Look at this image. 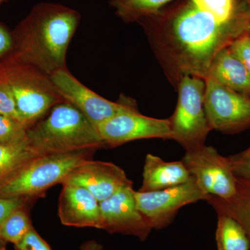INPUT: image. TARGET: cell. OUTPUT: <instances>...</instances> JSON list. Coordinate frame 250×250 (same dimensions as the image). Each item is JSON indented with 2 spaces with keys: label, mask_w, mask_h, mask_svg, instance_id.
Returning a JSON list of instances; mask_svg holds the SVG:
<instances>
[{
  "label": "cell",
  "mask_w": 250,
  "mask_h": 250,
  "mask_svg": "<svg viewBox=\"0 0 250 250\" xmlns=\"http://www.w3.org/2000/svg\"><path fill=\"white\" fill-rule=\"evenodd\" d=\"M138 23L176 89L184 76L205 80L218 52L248 32L250 4L247 0H174Z\"/></svg>",
  "instance_id": "1"
},
{
  "label": "cell",
  "mask_w": 250,
  "mask_h": 250,
  "mask_svg": "<svg viewBox=\"0 0 250 250\" xmlns=\"http://www.w3.org/2000/svg\"><path fill=\"white\" fill-rule=\"evenodd\" d=\"M80 21L78 11L64 5L36 4L11 31V54L49 76L66 68L67 49Z\"/></svg>",
  "instance_id": "2"
},
{
  "label": "cell",
  "mask_w": 250,
  "mask_h": 250,
  "mask_svg": "<svg viewBox=\"0 0 250 250\" xmlns=\"http://www.w3.org/2000/svg\"><path fill=\"white\" fill-rule=\"evenodd\" d=\"M27 140L39 156L106 147L97 128L66 102L54 106L27 129Z\"/></svg>",
  "instance_id": "3"
},
{
  "label": "cell",
  "mask_w": 250,
  "mask_h": 250,
  "mask_svg": "<svg viewBox=\"0 0 250 250\" xmlns=\"http://www.w3.org/2000/svg\"><path fill=\"white\" fill-rule=\"evenodd\" d=\"M0 80L9 86L21 123L27 129L65 102L50 76L11 54L0 62Z\"/></svg>",
  "instance_id": "4"
},
{
  "label": "cell",
  "mask_w": 250,
  "mask_h": 250,
  "mask_svg": "<svg viewBox=\"0 0 250 250\" xmlns=\"http://www.w3.org/2000/svg\"><path fill=\"white\" fill-rule=\"evenodd\" d=\"M97 149L37 156L0 186V197H39L49 188L63 183L69 174L90 160Z\"/></svg>",
  "instance_id": "5"
},
{
  "label": "cell",
  "mask_w": 250,
  "mask_h": 250,
  "mask_svg": "<svg viewBox=\"0 0 250 250\" xmlns=\"http://www.w3.org/2000/svg\"><path fill=\"white\" fill-rule=\"evenodd\" d=\"M178 100L170 121L172 140L185 149L195 150L205 146L211 131L204 107L205 81L197 77L184 76L177 88Z\"/></svg>",
  "instance_id": "6"
},
{
  "label": "cell",
  "mask_w": 250,
  "mask_h": 250,
  "mask_svg": "<svg viewBox=\"0 0 250 250\" xmlns=\"http://www.w3.org/2000/svg\"><path fill=\"white\" fill-rule=\"evenodd\" d=\"M50 78L65 102L76 107L96 128L118 113L138 109L134 100L123 95L117 103L103 98L77 80L67 67L54 72Z\"/></svg>",
  "instance_id": "7"
},
{
  "label": "cell",
  "mask_w": 250,
  "mask_h": 250,
  "mask_svg": "<svg viewBox=\"0 0 250 250\" xmlns=\"http://www.w3.org/2000/svg\"><path fill=\"white\" fill-rule=\"evenodd\" d=\"M204 107L211 130L236 134L250 128V98L206 79Z\"/></svg>",
  "instance_id": "8"
},
{
  "label": "cell",
  "mask_w": 250,
  "mask_h": 250,
  "mask_svg": "<svg viewBox=\"0 0 250 250\" xmlns=\"http://www.w3.org/2000/svg\"><path fill=\"white\" fill-rule=\"evenodd\" d=\"M182 161L207 195L228 200L236 194L237 179L228 156L221 155L214 147L205 145L186 152Z\"/></svg>",
  "instance_id": "9"
},
{
  "label": "cell",
  "mask_w": 250,
  "mask_h": 250,
  "mask_svg": "<svg viewBox=\"0 0 250 250\" xmlns=\"http://www.w3.org/2000/svg\"><path fill=\"white\" fill-rule=\"evenodd\" d=\"M138 208L146 217L153 229L167 228L182 207L198 201H207L205 193L194 179L187 183L164 190L134 192Z\"/></svg>",
  "instance_id": "10"
},
{
  "label": "cell",
  "mask_w": 250,
  "mask_h": 250,
  "mask_svg": "<svg viewBox=\"0 0 250 250\" xmlns=\"http://www.w3.org/2000/svg\"><path fill=\"white\" fill-rule=\"evenodd\" d=\"M105 146L114 147L136 140H172L169 119L143 116L139 109L122 112L97 126Z\"/></svg>",
  "instance_id": "11"
},
{
  "label": "cell",
  "mask_w": 250,
  "mask_h": 250,
  "mask_svg": "<svg viewBox=\"0 0 250 250\" xmlns=\"http://www.w3.org/2000/svg\"><path fill=\"white\" fill-rule=\"evenodd\" d=\"M133 186L123 188L100 202V229L108 233L133 236L146 241L153 229L138 208Z\"/></svg>",
  "instance_id": "12"
},
{
  "label": "cell",
  "mask_w": 250,
  "mask_h": 250,
  "mask_svg": "<svg viewBox=\"0 0 250 250\" xmlns=\"http://www.w3.org/2000/svg\"><path fill=\"white\" fill-rule=\"evenodd\" d=\"M65 183L84 187L100 202L123 188L133 186V182L119 166L111 162L92 159L75 167L62 184Z\"/></svg>",
  "instance_id": "13"
},
{
  "label": "cell",
  "mask_w": 250,
  "mask_h": 250,
  "mask_svg": "<svg viewBox=\"0 0 250 250\" xmlns=\"http://www.w3.org/2000/svg\"><path fill=\"white\" fill-rule=\"evenodd\" d=\"M62 185L58 208L61 223L65 226L100 229V202L84 187L67 183Z\"/></svg>",
  "instance_id": "14"
},
{
  "label": "cell",
  "mask_w": 250,
  "mask_h": 250,
  "mask_svg": "<svg viewBox=\"0 0 250 250\" xmlns=\"http://www.w3.org/2000/svg\"><path fill=\"white\" fill-rule=\"evenodd\" d=\"M193 179L182 161H166L148 154L145 159L143 183L139 191L152 192L177 187Z\"/></svg>",
  "instance_id": "15"
},
{
  "label": "cell",
  "mask_w": 250,
  "mask_h": 250,
  "mask_svg": "<svg viewBox=\"0 0 250 250\" xmlns=\"http://www.w3.org/2000/svg\"><path fill=\"white\" fill-rule=\"evenodd\" d=\"M208 78L250 98L249 74L241 61L229 47L221 49L215 56L206 77Z\"/></svg>",
  "instance_id": "16"
},
{
  "label": "cell",
  "mask_w": 250,
  "mask_h": 250,
  "mask_svg": "<svg viewBox=\"0 0 250 250\" xmlns=\"http://www.w3.org/2000/svg\"><path fill=\"white\" fill-rule=\"evenodd\" d=\"M237 179L236 194L228 200L210 196L207 202L215 212L231 215L246 230L250 240V179Z\"/></svg>",
  "instance_id": "17"
},
{
  "label": "cell",
  "mask_w": 250,
  "mask_h": 250,
  "mask_svg": "<svg viewBox=\"0 0 250 250\" xmlns=\"http://www.w3.org/2000/svg\"><path fill=\"white\" fill-rule=\"evenodd\" d=\"M215 242L218 250H250V240L241 223L231 215L216 212Z\"/></svg>",
  "instance_id": "18"
},
{
  "label": "cell",
  "mask_w": 250,
  "mask_h": 250,
  "mask_svg": "<svg viewBox=\"0 0 250 250\" xmlns=\"http://www.w3.org/2000/svg\"><path fill=\"white\" fill-rule=\"evenodd\" d=\"M39 156L29 146L27 140L16 144L0 145V186Z\"/></svg>",
  "instance_id": "19"
},
{
  "label": "cell",
  "mask_w": 250,
  "mask_h": 250,
  "mask_svg": "<svg viewBox=\"0 0 250 250\" xmlns=\"http://www.w3.org/2000/svg\"><path fill=\"white\" fill-rule=\"evenodd\" d=\"M174 0H111L116 16L126 23L138 22L156 14Z\"/></svg>",
  "instance_id": "20"
},
{
  "label": "cell",
  "mask_w": 250,
  "mask_h": 250,
  "mask_svg": "<svg viewBox=\"0 0 250 250\" xmlns=\"http://www.w3.org/2000/svg\"><path fill=\"white\" fill-rule=\"evenodd\" d=\"M33 228L30 218L24 208H18L10 213L0 224V245L6 250L7 243H19Z\"/></svg>",
  "instance_id": "21"
},
{
  "label": "cell",
  "mask_w": 250,
  "mask_h": 250,
  "mask_svg": "<svg viewBox=\"0 0 250 250\" xmlns=\"http://www.w3.org/2000/svg\"><path fill=\"white\" fill-rule=\"evenodd\" d=\"M27 129L19 121L0 114V145L16 144L27 141Z\"/></svg>",
  "instance_id": "22"
},
{
  "label": "cell",
  "mask_w": 250,
  "mask_h": 250,
  "mask_svg": "<svg viewBox=\"0 0 250 250\" xmlns=\"http://www.w3.org/2000/svg\"><path fill=\"white\" fill-rule=\"evenodd\" d=\"M228 158L236 178L250 179V146L243 152Z\"/></svg>",
  "instance_id": "23"
},
{
  "label": "cell",
  "mask_w": 250,
  "mask_h": 250,
  "mask_svg": "<svg viewBox=\"0 0 250 250\" xmlns=\"http://www.w3.org/2000/svg\"><path fill=\"white\" fill-rule=\"evenodd\" d=\"M229 48L241 61L250 76V38L248 33L233 41Z\"/></svg>",
  "instance_id": "24"
},
{
  "label": "cell",
  "mask_w": 250,
  "mask_h": 250,
  "mask_svg": "<svg viewBox=\"0 0 250 250\" xmlns=\"http://www.w3.org/2000/svg\"><path fill=\"white\" fill-rule=\"evenodd\" d=\"M14 248L15 250H52L48 243L38 233L34 227L19 243L15 245Z\"/></svg>",
  "instance_id": "25"
},
{
  "label": "cell",
  "mask_w": 250,
  "mask_h": 250,
  "mask_svg": "<svg viewBox=\"0 0 250 250\" xmlns=\"http://www.w3.org/2000/svg\"><path fill=\"white\" fill-rule=\"evenodd\" d=\"M27 197H0V224L5 218L18 208H24L28 200ZM0 250L1 249L0 245Z\"/></svg>",
  "instance_id": "26"
},
{
  "label": "cell",
  "mask_w": 250,
  "mask_h": 250,
  "mask_svg": "<svg viewBox=\"0 0 250 250\" xmlns=\"http://www.w3.org/2000/svg\"><path fill=\"white\" fill-rule=\"evenodd\" d=\"M14 48L11 31L0 22V62L12 53Z\"/></svg>",
  "instance_id": "27"
},
{
  "label": "cell",
  "mask_w": 250,
  "mask_h": 250,
  "mask_svg": "<svg viewBox=\"0 0 250 250\" xmlns=\"http://www.w3.org/2000/svg\"><path fill=\"white\" fill-rule=\"evenodd\" d=\"M103 246L95 240H90L83 243L80 247V250H103Z\"/></svg>",
  "instance_id": "28"
},
{
  "label": "cell",
  "mask_w": 250,
  "mask_h": 250,
  "mask_svg": "<svg viewBox=\"0 0 250 250\" xmlns=\"http://www.w3.org/2000/svg\"><path fill=\"white\" fill-rule=\"evenodd\" d=\"M248 35H249L250 36V27H249V29H248Z\"/></svg>",
  "instance_id": "29"
},
{
  "label": "cell",
  "mask_w": 250,
  "mask_h": 250,
  "mask_svg": "<svg viewBox=\"0 0 250 250\" xmlns=\"http://www.w3.org/2000/svg\"><path fill=\"white\" fill-rule=\"evenodd\" d=\"M6 1V0H0V5L2 4V3L4 2V1Z\"/></svg>",
  "instance_id": "30"
},
{
  "label": "cell",
  "mask_w": 250,
  "mask_h": 250,
  "mask_svg": "<svg viewBox=\"0 0 250 250\" xmlns=\"http://www.w3.org/2000/svg\"><path fill=\"white\" fill-rule=\"evenodd\" d=\"M247 1H248V2H249V4H250V0H247Z\"/></svg>",
  "instance_id": "31"
}]
</instances>
